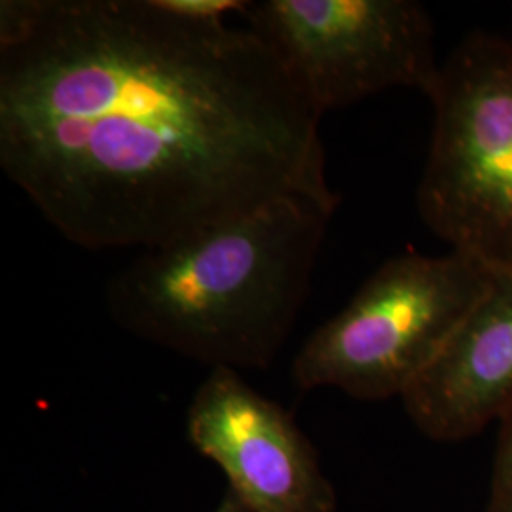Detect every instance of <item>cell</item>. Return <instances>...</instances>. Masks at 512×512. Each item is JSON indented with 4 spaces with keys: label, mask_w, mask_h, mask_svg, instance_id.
Here are the masks:
<instances>
[{
    "label": "cell",
    "mask_w": 512,
    "mask_h": 512,
    "mask_svg": "<svg viewBox=\"0 0 512 512\" xmlns=\"http://www.w3.org/2000/svg\"><path fill=\"white\" fill-rule=\"evenodd\" d=\"M321 116L249 25L164 0L0 4V165L78 247L148 251L336 196Z\"/></svg>",
    "instance_id": "1"
},
{
    "label": "cell",
    "mask_w": 512,
    "mask_h": 512,
    "mask_svg": "<svg viewBox=\"0 0 512 512\" xmlns=\"http://www.w3.org/2000/svg\"><path fill=\"white\" fill-rule=\"evenodd\" d=\"M338 196L287 194L110 279V317L129 334L213 368H266L302 310Z\"/></svg>",
    "instance_id": "2"
},
{
    "label": "cell",
    "mask_w": 512,
    "mask_h": 512,
    "mask_svg": "<svg viewBox=\"0 0 512 512\" xmlns=\"http://www.w3.org/2000/svg\"><path fill=\"white\" fill-rule=\"evenodd\" d=\"M433 139L418 186L431 232L490 274H512V42L476 33L427 93Z\"/></svg>",
    "instance_id": "3"
},
{
    "label": "cell",
    "mask_w": 512,
    "mask_h": 512,
    "mask_svg": "<svg viewBox=\"0 0 512 512\" xmlns=\"http://www.w3.org/2000/svg\"><path fill=\"white\" fill-rule=\"evenodd\" d=\"M492 275L465 256L403 253L310 334L293 361L302 391L334 387L359 401L403 397L433 365Z\"/></svg>",
    "instance_id": "4"
},
{
    "label": "cell",
    "mask_w": 512,
    "mask_h": 512,
    "mask_svg": "<svg viewBox=\"0 0 512 512\" xmlns=\"http://www.w3.org/2000/svg\"><path fill=\"white\" fill-rule=\"evenodd\" d=\"M245 16L321 114L391 88L427 95L439 76L433 23L414 0H262Z\"/></svg>",
    "instance_id": "5"
},
{
    "label": "cell",
    "mask_w": 512,
    "mask_h": 512,
    "mask_svg": "<svg viewBox=\"0 0 512 512\" xmlns=\"http://www.w3.org/2000/svg\"><path fill=\"white\" fill-rule=\"evenodd\" d=\"M186 433L247 511L336 512V490L310 439L238 370H209L188 406Z\"/></svg>",
    "instance_id": "6"
},
{
    "label": "cell",
    "mask_w": 512,
    "mask_h": 512,
    "mask_svg": "<svg viewBox=\"0 0 512 512\" xmlns=\"http://www.w3.org/2000/svg\"><path fill=\"white\" fill-rule=\"evenodd\" d=\"M404 410L429 439L458 442L512 408V274H494L454 336L404 391Z\"/></svg>",
    "instance_id": "7"
},
{
    "label": "cell",
    "mask_w": 512,
    "mask_h": 512,
    "mask_svg": "<svg viewBox=\"0 0 512 512\" xmlns=\"http://www.w3.org/2000/svg\"><path fill=\"white\" fill-rule=\"evenodd\" d=\"M484 512H512V408L499 420L494 475Z\"/></svg>",
    "instance_id": "8"
},
{
    "label": "cell",
    "mask_w": 512,
    "mask_h": 512,
    "mask_svg": "<svg viewBox=\"0 0 512 512\" xmlns=\"http://www.w3.org/2000/svg\"><path fill=\"white\" fill-rule=\"evenodd\" d=\"M164 4L184 16L202 19H226L228 14H245L249 8V2L241 0H164Z\"/></svg>",
    "instance_id": "9"
},
{
    "label": "cell",
    "mask_w": 512,
    "mask_h": 512,
    "mask_svg": "<svg viewBox=\"0 0 512 512\" xmlns=\"http://www.w3.org/2000/svg\"><path fill=\"white\" fill-rule=\"evenodd\" d=\"M215 512H249L245 507H243V503L239 501L236 495L232 494L230 490L226 492V495L222 497V501H220L219 507H217V511Z\"/></svg>",
    "instance_id": "10"
}]
</instances>
